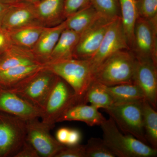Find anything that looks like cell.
Listing matches in <instances>:
<instances>
[{
    "label": "cell",
    "mask_w": 157,
    "mask_h": 157,
    "mask_svg": "<svg viewBox=\"0 0 157 157\" xmlns=\"http://www.w3.org/2000/svg\"><path fill=\"white\" fill-rule=\"evenodd\" d=\"M137 59L131 50L123 49L102 62L94 74V79L107 86L134 82Z\"/></svg>",
    "instance_id": "1"
},
{
    "label": "cell",
    "mask_w": 157,
    "mask_h": 157,
    "mask_svg": "<svg viewBox=\"0 0 157 157\" xmlns=\"http://www.w3.org/2000/svg\"><path fill=\"white\" fill-rule=\"evenodd\" d=\"M103 139L116 157H154L157 149L132 135L122 134L111 117L101 125Z\"/></svg>",
    "instance_id": "2"
},
{
    "label": "cell",
    "mask_w": 157,
    "mask_h": 157,
    "mask_svg": "<svg viewBox=\"0 0 157 157\" xmlns=\"http://www.w3.org/2000/svg\"><path fill=\"white\" fill-rule=\"evenodd\" d=\"M44 67L67 82L78 102L85 103L86 94L94 79V71L88 60L72 59L46 64Z\"/></svg>",
    "instance_id": "3"
},
{
    "label": "cell",
    "mask_w": 157,
    "mask_h": 157,
    "mask_svg": "<svg viewBox=\"0 0 157 157\" xmlns=\"http://www.w3.org/2000/svg\"><path fill=\"white\" fill-rule=\"evenodd\" d=\"M57 76L44 66L8 90L42 110Z\"/></svg>",
    "instance_id": "4"
},
{
    "label": "cell",
    "mask_w": 157,
    "mask_h": 157,
    "mask_svg": "<svg viewBox=\"0 0 157 157\" xmlns=\"http://www.w3.org/2000/svg\"><path fill=\"white\" fill-rule=\"evenodd\" d=\"M77 103H81L78 102L73 88L58 76L42 109L41 121L51 130L65 110Z\"/></svg>",
    "instance_id": "5"
},
{
    "label": "cell",
    "mask_w": 157,
    "mask_h": 157,
    "mask_svg": "<svg viewBox=\"0 0 157 157\" xmlns=\"http://www.w3.org/2000/svg\"><path fill=\"white\" fill-rule=\"evenodd\" d=\"M143 101L114 104L104 110L124 133L148 144L144 130Z\"/></svg>",
    "instance_id": "6"
},
{
    "label": "cell",
    "mask_w": 157,
    "mask_h": 157,
    "mask_svg": "<svg viewBox=\"0 0 157 157\" xmlns=\"http://www.w3.org/2000/svg\"><path fill=\"white\" fill-rule=\"evenodd\" d=\"M130 50L136 59L150 60L157 66V17L147 19L138 16Z\"/></svg>",
    "instance_id": "7"
},
{
    "label": "cell",
    "mask_w": 157,
    "mask_h": 157,
    "mask_svg": "<svg viewBox=\"0 0 157 157\" xmlns=\"http://www.w3.org/2000/svg\"><path fill=\"white\" fill-rule=\"evenodd\" d=\"M26 138V121L0 112V157H14Z\"/></svg>",
    "instance_id": "8"
},
{
    "label": "cell",
    "mask_w": 157,
    "mask_h": 157,
    "mask_svg": "<svg viewBox=\"0 0 157 157\" xmlns=\"http://www.w3.org/2000/svg\"><path fill=\"white\" fill-rule=\"evenodd\" d=\"M39 118L26 121V138L40 156L55 157L65 145L52 137L50 130Z\"/></svg>",
    "instance_id": "9"
},
{
    "label": "cell",
    "mask_w": 157,
    "mask_h": 157,
    "mask_svg": "<svg viewBox=\"0 0 157 157\" xmlns=\"http://www.w3.org/2000/svg\"><path fill=\"white\" fill-rule=\"evenodd\" d=\"M123 49H129L121 17L113 20L96 53L88 59L94 73L105 59Z\"/></svg>",
    "instance_id": "10"
},
{
    "label": "cell",
    "mask_w": 157,
    "mask_h": 157,
    "mask_svg": "<svg viewBox=\"0 0 157 157\" xmlns=\"http://www.w3.org/2000/svg\"><path fill=\"white\" fill-rule=\"evenodd\" d=\"M101 16L80 34L73 58L87 59L96 53L113 20Z\"/></svg>",
    "instance_id": "11"
},
{
    "label": "cell",
    "mask_w": 157,
    "mask_h": 157,
    "mask_svg": "<svg viewBox=\"0 0 157 157\" xmlns=\"http://www.w3.org/2000/svg\"><path fill=\"white\" fill-rule=\"evenodd\" d=\"M0 112L27 121L40 118L42 111L17 94L0 87Z\"/></svg>",
    "instance_id": "12"
},
{
    "label": "cell",
    "mask_w": 157,
    "mask_h": 157,
    "mask_svg": "<svg viewBox=\"0 0 157 157\" xmlns=\"http://www.w3.org/2000/svg\"><path fill=\"white\" fill-rule=\"evenodd\" d=\"M134 82L140 88L145 100L157 110V66L150 60L137 59Z\"/></svg>",
    "instance_id": "13"
},
{
    "label": "cell",
    "mask_w": 157,
    "mask_h": 157,
    "mask_svg": "<svg viewBox=\"0 0 157 157\" xmlns=\"http://www.w3.org/2000/svg\"><path fill=\"white\" fill-rule=\"evenodd\" d=\"M31 25H41L33 4L18 2L10 6L4 16L1 27L10 30Z\"/></svg>",
    "instance_id": "14"
},
{
    "label": "cell",
    "mask_w": 157,
    "mask_h": 157,
    "mask_svg": "<svg viewBox=\"0 0 157 157\" xmlns=\"http://www.w3.org/2000/svg\"><path fill=\"white\" fill-rule=\"evenodd\" d=\"M65 0H42L33 4L40 25L49 28L60 24L66 20Z\"/></svg>",
    "instance_id": "15"
},
{
    "label": "cell",
    "mask_w": 157,
    "mask_h": 157,
    "mask_svg": "<svg viewBox=\"0 0 157 157\" xmlns=\"http://www.w3.org/2000/svg\"><path fill=\"white\" fill-rule=\"evenodd\" d=\"M66 29L64 21L60 24L45 28L36 45L31 50L36 60L42 65L48 63L55 46L63 31Z\"/></svg>",
    "instance_id": "16"
},
{
    "label": "cell",
    "mask_w": 157,
    "mask_h": 157,
    "mask_svg": "<svg viewBox=\"0 0 157 157\" xmlns=\"http://www.w3.org/2000/svg\"><path fill=\"white\" fill-rule=\"evenodd\" d=\"M98 109L85 103H77L65 110L59 118L57 123L66 121H78L83 122L89 126H101L106 118Z\"/></svg>",
    "instance_id": "17"
},
{
    "label": "cell",
    "mask_w": 157,
    "mask_h": 157,
    "mask_svg": "<svg viewBox=\"0 0 157 157\" xmlns=\"http://www.w3.org/2000/svg\"><path fill=\"white\" fill-rule=\"evenodd\" d=\"M80 34L65 29L62 32L47 64L52 63L73 58L74 51Z\"/></svg>",
    "instance_id": "18"
},
{
    "label": "cell",
    "mask_w": 157,
    "mask_h": 157,
    "mask_svg": "<svg viewBox=\"0 0 157 157\" xmlns=\"http://www.w3.org/2000/svg\"><path fill=\"white\" fill-rule=\"evenodd\" d=\"M35 64L42 65L36 60L31 50L13 44L0 55V71L21 65Z\"/></svg>",
    "instance_id": "19"
},
{
    "label": "cell",
    "mask_w": 157,
    "mask_h": 157,
    "mask_svg": "<svg viewBox=\"0 0 157 157\" xmlns=\"http://www.w3.org/2000/svg\"><path fill=\"white\" fill-rule=\"evenodd\" d=\"M44 65H21L0 71V87L9 89L40 70Z\"/></svg>",
    "instance_id": "20"
},
{
    "label": "cell",
    "mask_w": 157,
    "mask_h": 157,
    "mask_svg": "<svg viewBox=\"0 0 157 157\" xmlns=\"http://www.w3.org/2000/svg\"><path fill=\"white\" fill-rule=\"evenodd\" d=\"M45 28L40 25H31L9 30L11 43L31 50Z\"/></svg>",
    "instance_id": "21"
},
{
    "label": "cell",
    "mask_w": 157,
    "mask_h": 157,
    "mask_svg": "<svg viewBox=\"0 0 157 157\" xmlns=\"http://www.w3.org/2000/svg\"><path fill=\"white\" fill-rule=\"evenodd\" d=\"M101 16L91 4L67 17L64 21L66 29L80 34Z\"/></svg>",
    "instance_id": "22"
},
{
    "label": "cell",
    "mask_w": 157,
    "mask_h": 157,
    "mask_svg": "<svg viewBox=\"0 0 157 157\" xmlns=\"http://www.w3.org/2000/svg\"><path fill=\"white\" fill-rule=\"evenodd\" d=\"M106 86L114 104L139 102L145 99L140 88L134 82Z\"/></svg>",
    "instance_id": "23"
},
{
    "label": "cell",
    "mask_w": 157,
    "mask_h": 157,
    "mask_svg": "<svg viewBox=\"0 0 157 157\" xmlns=\"http://www.w3.org/2000/svg\"><path fill=\"white\" fill-rule=\"evenodd\" d=\"M120 8L121 17L129 49L133 42L134 31L138 14L136 0H118Z\"/></svg>",
    "instance_id": "24"
},
{
    "label": "cell",
    "mask_w": 157,
    "mask_h": 157,
    "mask_svg": "<svg viewBox=\"0 0 157 157\" xmlns=\"http://www.w3.org/2000/svg\"><path fill=\"white\" fill-rule=\"evenodd\" d=\"M84 102L90 103V105L98 109H107L114 104L106 86L94 80L86 94Z\"/></svg>",
    "instance_id": "25"
},
{
    "label": "cell",
    "mask_w": 157,
    "mask_h": 157,
    "mask_svg": "<svg viewBox=\"0 0 157 157\" xmlns=\"http://www.w3.org/2000/svg\"><path fill=\"white\" fill-rule=\"evenodd\" d=\"M143 126L148 144L157 149V112L144 99L142 101Z\"/></svg>",
    "instance_id": "26"
},
{
    "label": "cell",
    "mask_w": 157,
    "mask_h": 157,
    "mask_svg": "<svg viewBox=\"0 0 157 157\" xmlns=\"http://www.w3.org/2000/svg\"><path fill=\"white\" fill-rule=\"evenodd\" d=\"M85 146L86 157H115L103 139L91 137Z\"/></svg>",
    "instance_id": "27"
},
{
    "label": "cell",
    "mask_w": 157,
    "mask_h": 157,
    "mask_svg": "<svg viewBox=\"0 0 157 157\" xmlns=\"http://www.w3.org/2000/svg\"><path fill=\"white\" fill-rule=\"evenodd\" d=\"M91 4L101 15L113 19L121 17L118 0H90Z\"/></svg>",
    "instance_id": "28"
},
{
    "label": "cell",
    "mask_w": 157,
    "mask_h": 157,
    "mask_svg": "<svg viewBox=\"0 0 157 157\" xmlns=\"http://www.w3.org/2000/svg\"><path fill=\"white\" fill-rule=\"evenodd\" d=\"M138 16L147 19L157 17V0H136Z\"/></svg>",
    "instance_id": "29"
},
{
    "label": "cell",
    "mask_w": 157,
    "mask_h": 157,
    "mask_svg": "<svg viewBox=\"0 0 157 157\" xmlns=\"http://www.w3.org/2000/svg\"><path fill=\"white\" fill-rule=\"evenodd\" d=\"M55 157H86L85 146L80 144L65 145Z\"/></svg>",
    "instance_id": "30"
},
{
    "label": "cell",
    "mask_w": 157,
    "mask_h": 157,
    "mask_svg": "<svg viewBox=\"0 0 157 157\" xmlns=\"http://www.w3.org/2000/svg\"><path fill=\"white\" fill-rule=\"evenodd\" d=\"M91 4L90 0H65L64 13L66 18Z\"/></svg>",
    "instance_id": "31"
},
{
    "label": "cell",
    "mask_w": 157,
    "mask_h": 157,
    "mask_svg": "<svg viewBox=\"0 0 157 157\" xmlns=\"http://www.w3.org/2000/svg\"><path fill=\"white\" fill-rule=\"evenodd\" d=\"M36 150L28 141L25 140L22 146L14 157H39Z\"/></svg>",
    "instance_id": "32"
},
{
    "label": "cell",
    "mask_w": 157,
    "mask_h": 157,
    "mask_svg": "<svg viewBox=\"0 0 157 157\" xmlns=\"http://www.w3.org/2000/svg\"><path fill=\"white\" fill-rule=\"evenodd\" d=\"M12 44L9 30L1 27H0V55L7 50Z\"/></svg>",
    "instance_id": "33"
},
{
    "label": "cell",
    "mask_w": 157,
    "mask_h": 157,
    "mask_svg": "<svg viewBox=\"0 0 157 157\" xmlns=\"http://www.w3.org/2000/svg\"><path fill=\"white\" fill-rule=\"evenodd\" d=\"M81 139V133L78 130L75 129H70L66 145H74L79 144Z\"/></svg>",
    "instance_id": "34"
},
{
    "label": "cell",
    "mask_w": 157,
    "mask_h": 157,
    "mask_svg": "<svg viewBox=\"0 0 157 157\" xmlns=\"http://www.w3.org/2000/svg\"><path fill=\"white\" fill-rule=\"evenodd\" d=\"M70 129L62 128L58 130L56 133V139L59 143L66 145L67 140Z\"/></svg>",
    "instance_id": "35"
},
{
    "label": "cell",
    "mask_w": 157,
    "mask_h": 157,
    "mask_svg": "<svg viewBox=\"0 0 157 157\" xmlns=\"http://www.w3.org/2000/svg\"><path fill=\"white\" fill-rule=\"evenodd\" d=\"M11 5L0 2V27L2 26L3 18Z\"/></svg>",
    "instance_id": "36"
},
{
    "label": "cell",
    "mask_w": 157,
    "mask_h": 157,
    "mask_svg": "<svg viewBox=\"0 0 157 157\" xmlns=\"http://www.w3.org/2000/svg\"><path fill=\"white\" fill-rule=\"evenodd\" d=\"M19 2V0H0V2L10 5H13Z\"/></svg>",
    "instance_id": "37"
},
{
    "label": "cell",
    "mask_w": 157,
    "mask_h": 157,
    "mask_svg": "<svg viewBox=\"0 0 157 157\" xmlns=\"http://www.w3.org/2000/svg\"><path fill=\"white\" fill-rule=\"evenodd\" d=\"M42 0H19V2L28 3V4H35L39 2Z\"/></svg>",
    "instance_id": "38"
}]
</instances>
